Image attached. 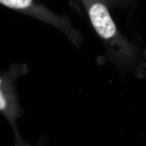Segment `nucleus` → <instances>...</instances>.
Masks as SVG:
<instances>
[{"label":"nucleus","instance_id":"obj_1","mask_svg":"<svg viewBox=\"0 0 146 146\" xmlns=\"http://www.w3.org/2000/svg\"><path fill=\"white\" fill-rule=\"evenodd\" d=\"M84 1L92 26L104 42L110 58L122 68L127 66L135 58V48L120 33L101 0Z\"/></svg>","mask_w":146,"mask_h":146},{"label":"nucleus","instance_id":"obj_2","mask_svg":"<svg viewBox=\"0 0 146 146\" xmlns=\"http://www.w3.org/2000/svg\"><path fill=\"white\" fill-rule=\"evenodd\" d=\"M28 72L26 64L15 63L0 73V112L9 122L15 135L20 134L16 120L23 114L19 104L16 81Z\"/></svg>","mask_w":146,"mask_h":146},{"label":"nucleus","instance_id":"obj_3","mask_svg":"<svg viewBox=\"0 0 146 146\" xmlns=\"http://www.w3.org/2000/svg\"><path fill=\"white\" fill-rule=\"evenodd\" d=\"M0 4L55 27L76 46H80L82 42V38L72 26L68 17L54 13L38 0H0Z\"/></svg>","mask_w":146,"mask_h":146},{"label":"nucleus","instance_id":"obj_4","mask_svg":"<svg viewBox=\"0 0 146 146\" xmlns=\"http://www.w3.org/2000/svg\"><path fill=\"white\" fill-rule=\"evenodd\" d=\"M15 146H31L27 144L22 138L20 134L15 136Z\"/></svg>","mask_w":146,"mask_h":146}]
</instances>
